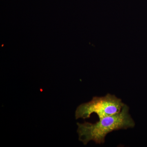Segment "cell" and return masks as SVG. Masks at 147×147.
Wrapping results in <instances>:
<instances>
[{
  "instance_id": "cell-1",
  "label": "cell",
  "mask_w": 147,
  "mask_h": 147,
  "mask_svg": "<svg viewBox=\"0 0 147 147\" xmlns=\"http://www.w3.org/2000/svg\"><path fill=\"white\" fill-rule=\"evenodd\" d=\"M77 124L79 140L86 145L91 141L96 144H103L105 137L110 132L133 128L135 124L129 114V108L125 104L120 113L100 119L96 123L85 121Z\"/></svg>"
},
{
  "instance_id": "cell-2",
  "label": "cell",
  "mask_w": 147,
  "mask_h": 147,
  "mask_svg": "<svg viewBox=\"0 0 147 147\" xmlns=\"http://www.w3.org/2000/svg\"><path fill=\"white\" fill-rule=\"evenodd\" d=\"M124 105L121 99L115 95L108 94L102 97L95 96L91 101L77 107L75 117L76 119H85L89 118L93 113H96L100 119L120 113Z\"/></svg>"
}]
</instances>
